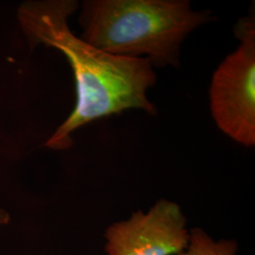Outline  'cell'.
I'll return each instance as SVG.
<instances>
[{
  "instance_id": "6da1fadb",
  "label": "cell",
  "mask_w": 255,
  "mask_h": 255,
  "mask_svg": "<svg viewBox=\"0 0 255 255\" xmlns=\"http://www.w3.org/2000/svg\"><path fill=\"white\" fill-rule=\"evenodd\" d=\"M77 8L74 0L27 1L17 12L31 48L38 45L54 47L65 56L73 71L75 108L46 142V147L55 150L70 147L74 130L97 119L130 109L157 115L147 98V91L157 82L150 62L106 53L76 36L68 18Z\"/></svg>"
},
{
  "instance_id": "7a4b0ae2",
  "label": "cell",
  "mask_w": 255,
  "mask_h": 255,
  "mask_svg": "<svg viewBox=\"0 0 255 255\" xmlns=\"http://www.w3.org/2000/svg\"><path fill=\"white\" fill-rule=\"evenodd\" d=\"M213 20L188 0H87L80 37L109 54L147 59L153 68L178 67L183 41Z\"/></svg>"
},
{
  "instance_id": "3957f363",
  "label": "cell",
  "mask_w": 255,
  "mask_h": 255,
  "mask_svg": "<svg viewBox=\"0 0 255 255\" xmlns=\"http://www.w3.org/2000/svg\"><path fill=\"white\" fill-rule=\"evenodd\" d=\"M235 34L240 40L213 74L210 109L219 129L238 144L255 145V9L239 19Z\"/></svg>"
},
{
  "instance_id": "277c9868",
  "label": "cell",
  "mask_w": 255,
  "mask_h": 255,
  "mask_svg": "<svg viewBox=\"0 0 255 255\" xmlns=\"http://www.w3.org/2000/svg\"><path fill=\"white\" fill-rule=\"evenodd\" d=\"M181 206L161 199L147 212L111 224L105 231L107 255H179L189 241Z\"/></svg>"
},
{
  "instance_id": "5b68a950",
  "label": "cell",
  "mask_w": 255,
  "mask_h": 255,
  "mask_svg": "<svg viewBox=\"0 0 255 255\" xmlns=\"http://www.w3.org/2000/svg\"><path fill=\"white\" fill-rule=\"evenodd\" d=\"M238 245L234 239H214L201 228L189 231V241L179 255H237Z\"/></svg>"
},
{
  "instance_id": "8992f818",
  "label": "cell",
  "mask_w": 255,
  "mask_h": 255,
  "mask_svg": "<svg viewBox=\"0 0 255 255\" xmlns=\"http://www.w3.org/2000/svg\"><path fill=\"white\" fill-rule=\"evenodd\" d=\"M3 218H5V217H3V216L0 214V222L2 221V219H3Z\"/></svg>"
}]
</instances>
